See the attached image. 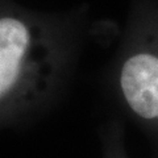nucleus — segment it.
Returning <instances> with one entry per match:
<instances>
[{"mask_svg":"<svg viewBox=\"0 0 158 158\" xmlns=\"http://www.w3.org/2000/svg\"><path fill=\"white\" fill-rule=\"evenodd\" d=\"M56 53L38 25L0 17V115L38 102L49 90Z\"/></svg>","mask_w":158,"mask_h":158,"instance_id":"obj_1","label":"nucleus"},{"mask_svg":"<svg viewBox=\"0 0 158 158\" xmlns=\"http://www.w3.org/2000/svg\"><path fill=\"white\" fill-rule=\"evenodd\" d=\"M120 88L129 108L145 120H158V57L133 54L120 71Z\"/></svg>","mask_w":158,"mask_h":158,"instance_id":"obj_2","label":"nucleus"}]
</instances>
